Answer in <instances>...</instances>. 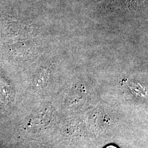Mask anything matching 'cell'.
<instances>
[{
	"label": "cell",
	"mask_w": 148,
	"mask_h": 148,
	"mask_svg": "<svg viewBox=\"0 0 148 148\" xmlns=\"http://www.w3.org/2000/svg\"><path fill=\"white\" fill-rule=\"evenodd\" d=\"M105 148H118L116 147H115V146H114V145H108V146H107Z\"/></svg>",
	"instance_id": "obj_1"
}]
</instances>
